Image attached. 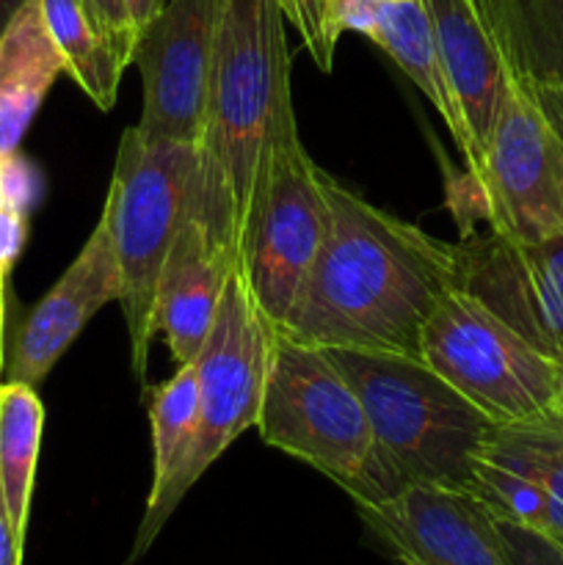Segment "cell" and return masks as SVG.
I'll list each match as a JSON object with an SVG mask.
<instances>
[{"mask_svg": "<svg viewBox=\"0 0 563 565\" xmlns=\"http://www.w3.org/2000/svg\"><path fill=\"white\" fill-rule=\"evenodd\" d=\"M329 230L279 334L315 348L417 356L456 287V243L375 207L329 174Z\"/></svg>", "mask_w": 563, "mask_h": 565, "instance_id": "cell-1", "label": "cell"}, {"mask_svg": "<svg viewBox=\"0 0 563 565\" xmlns=\"http://www.w3.org/2000/svg\"><path fill=\"white\" fill-rule=\"evenodd\" d=\"M276 0H221L188 218L237 265L243 226L276 132L296 121Z\"/></svg>", "mask_w": 563, "mask_h": 565, "instance_id": "cell-2", "label": "cell"}, {"mask_svg": "<svg viewBox=\"0 0 563 565\" xmlns=\"http://www.w3.org/2000/svg\"><path fill=\"white\" fill-rule=\"evenodd\" d=\"M359 392L381 458L397 483L472 491L475 461L497 423L423 359L326 348Z\"/></svg>", "mask_w": 563, "mask_h": 565, "instance_id": "cell-3", "label": "cell"}, {"mask_svg": "<svg viewBox=\"0 0 563 565\" xmlns=\"http://www.w3.org/2000/svg\"><path fill=\"white\" fill-rule=\"evenodd\" d=\"M254 428L265 445L323 472L357 508L403 489L381 458L362 397L326 348L276 334Z\"/></svg>", "mask_w": 563, "mask_h": 565, "instance_id": "cell-4", "label": "cell"}, {"mask_svg": "<svg viewBox=\"0 0 563 565\" xmlns=\"http://www.w3.org/2000/svg\"><path fill=\"white\" fill-rule=\"evenodd\" d=\"M276 334L279 329L259 309L257 298L252 296L235 265L226 279L213 329L193 359L199 379V430L193 436L191 452L163 500L144 508L127 565L141 561L152 550L160 530L199 478L224 456L237 436L257 425Z\"/></svg>", "mask_w": 563, "mask_h": 565, "instance_id": "cell-5", "label": "cell"}, {"mask_svg": "<svg viewBox=\"0 0 563 565\" xmlns=\"http://www.w3.org/2000/svg\"><path fill=\"white\" fill-rule=\"evenodd\" d=\"M196 158V143L152 141L130 127L121 132L105 196L103 218L108 221L121 276L119 307L130 334L132 373L141 381L155 340V292L177 230L185 221Z\"/></svg>", "mask_w": 563, "mask_h": 565, "instance_id": "cell-6", "label": "cell"}, {"mask_svg": "<svg viewBox=\"0 0 563 565\" xmlns=\"http://www.w3.org/2000/svg\"><path fill=\"white\" fill-rule=\"evenodd\" d=\"M419 359L497 425L533 423L563 406V364L458 287L425 323Z\"/></svg>", "mask_w": 563, "mask_h": 565, "instance_id": "cell-7", "label": "cell"}, {"mask_svg": "<svg viewBox=\"0 0 563 565\" xmlns=\"http://www.w3.org/2000/svg\"><path fill=\"white\" fill-rule=\"evenodd\" d=\"M326 180L296 121L276 132L254 182L237 252V268L276 329L290 315L329 230Z\"/></svg>", "mask_w": 563, "mask_h": 565, "instance_id": "cell-8", "label": "cell"}, {"mask_svg": "<svg viewBox=\"0 0 563 565\" xmlns=\"http://www.w3.org/2000/svg\"><path fill=\"white\" fill-rule=\"evenodd\" d=\"M464 182L461 202L495 235L544 241L563 232V143L511 70L478 169Z\"/></svg>", "mask_w": 563, "mask_h": 565, "instance_id": "cell-9", "label": "cell"}, {"mask_svg": "<svg viewBox=\"0 0 563 565\" xmlns=\"http://www.w3.org/2000/svg\"><path fill=\"white\" fill-rule=\"evenodd\" d=\"M219 6L221 0H166L138 36L132 64L141 72L144 108L136 130L144 138L199 143Z\"/></svg>", "mask_w": 563, "mask_h": 565, "instance_id": "cell-10", "label": "cell"}, {"mask_svg": "<svg viewBox=\"0 0 563 565\" xmlns=\"http://www.w3.org/2000/svg\"><path fill=\"white\" fill-rule=\"evenodd\" d=\"M456 248L458 290L563 364V232L544 241L464 232Z\"/></svg>", "mask_w": 563, "mask_h": 565, "instance_id": "cell-11", "label": "cell"}, {"mask_svg": "<svg viewBox=\"0 0 563 565\" xmlns=\"http://www.w3.org/2000/svg\"><path fill=\"white\" fill-rule=\"evenodd\" d=\"M357 511L403 565H511L497 519L469 491L408 483Z\"/></svg>", "mask_w": 563, "mask_h": 565, "instance_id": "cell-12", "label": "cell"}, {"mask_svg": "<svg viewBox=\"0 0 563 565\" xmlns=\"http://www.w3.org/2000/svg\"><path fill=\"white\" fill-rule=\"evenodd\" d=\"M121 276L116 263L108 221L99 215L97 226L83 243L81 254L47 290V296L28 312L20 326L3 381L39 386L50 375L66 348L77 340L88 320L105 307L119 303Z\"/></svg>", "mask_w": 563, "mask_h": 565, "instance_id": "cell-13", "label": "cell"}, {"mask_svg": "<svg viewBox=\"0 0 563 565\" xmlns=\"http://www.w3.org/2000/svg\"><path fill=\"white\" fill-rule=\"evenodd\" d=\"M232 268L235 263L185 215L160 270L152 315V331L163 334L177 367L202 351Z\"/></svg>", "mask_w": 563, "mask_h": 565, "instance_id": "cell-14", "label": "cell"}, {"mask_svg": "<svg viewBox=\"0 0 563 565\" xmlns=\"http://www.w3.org/2000/svg\"><path fill=\"white\" fill-rule=\"evenodd\" d=\"M423 3L434 25L442 64L467 116L480 163V152L508 83L506 58L497 47L480 0H423Z\"/></svg>", "mask_w": 563, "mask_h": 565, "instance_id": "cell-15", "label": "cell"}, {"mask_svg": "<svg viewBox=\"0 0 563 565\" xmlns=\"http://www.w3.org/2000/svg\"><path fill=\"white\" fill-rule=\"evenodd\" d=\"M370 42L379 44L403 72L408 81L428 97L436 114L450 130L453 141L461 149L467 171L478 166V149H475L472 132H469L467 116H464L458 94L453 88L450 75L442 64L439 47H436L434 25H431L428 9L423 0H392L379 3L375 25L370 31Z\"/></svg>", "mask_w": 563, "mask_h": 565, "instance_id": "cell-16", "label": "cell"}, {"mask_svg": "<svg viewBox=\"0 0 563 565\" xmlns=\"http://www.w3.org/2000/svg\"><path fill=\"white\" fill-rule=\"evenodd\" d=\"M64 70L59 47L44 25L39 0H28L0 36V158L20 143Z\"/></svg>", "mask_w": 563, "mask_h": 565, "instance_id": "cell-17", "label": "cell"}, {"mask_svg": "<svg viewBox=\"0 0 563 565\" xmlns=\"http://www.w3.org/2000/svg\"><path fill=\"white\" fill-rule=\"evenodd\" d=\"M506 66L563 86V0H480Z\"/></svg>", "mask_w": 563, "mask_h": 565, "instance_id": "cell-18", "label": "cell"}, {"mask_svg": "<svg viewBox=\"0 0 563 565\" xmlns=\"http://www.w3.org/2000/svg\"><path fill=\"white\" fill-rule=\"evenodd\" d=\"M42 428L44 406L36 386L3 381L0 384V494L22 550H25L28 519H31Z\"/></svg>", "mask_w": 563, "mask_h": 565, "instance_id": "cell-19", "label": "cell"}, {"mask_svg": "<svg viewBox=\"0 0 563 565\" xmlns=\"http://www.w3.org/2000/svg\"><path fill=\"white\" fill-rule=\"evenodd\" d=\"M44 25L64 58V70L99 110H110L125 64L88 17L83 0H39Z\"/></svg>", "mask_w": 563, "mask_h": 565, "instance_id": "cell-20", "label": "cell"}, {"mask_svg": "<svg viewBox=\"0 0 563 565\" xmlns=\"http://www.w3.org/2000/svg\"><path fill=\"white\" fill-rule=\"evenodd\" d=\"M152 423V489H149L147 508L158 505L174 478L180 475L193 436L199 430V379L196 364L188 362L177 367L166 384L158 386L149 406Z\"/></svg>", "mask_w": 563, "mask_h": 565, "instance_id": "cell-21", "label": "cell"}, {"mask_svg": "<svg viewBox=\"0 0 563 565\" xmlns=\"http://www.w3.org/2000/svg\"><path fill=\"white\" fill-rule=\"evenodd\" d=\"M480 458L535 480L563 505V406L533 423L497 425Z\"/></svg>", "mask_w": 563, "mask_h": 565, "instance_id": "cell-22", "label": "cell"}, {"mask_svg": "<svg viewBox=\"0 0 563 565\" xmlns=\"http://www.w3.org/2000/svg\"><path fill=\"white\" fill-rule=\"evenodd\" d=\"M502 546H506L508 563L511 565H563L561 541L541 535L535 530L519 527V524L497 519Z\"/></svg>", "mask_w": 563, "mask_h": 565, "instance_id": "cell-23", "label": "cell"}, {"mask_svg": "<svg viewBox=\"0 0 563 565\" xmlns=\"http://www.w3.org/2000/svg\"><path fill=\"white\" fill-rule=\"evenodd\" d=\"M39 196H42V174L36 166L20 152L0 158V204L31 215Z\"/></svg>", "mask_w": 563, "mask_h": 565, "instance_id": "cell-24", "label": "cell"}, {"mask_svg": "<svg viewBox=\"0 0 563 565\" xmlns=\"http://www.w3.org/2000/svg\"><path fill=\"white\" fill-rule=\"evenodd\" d=\"M83 6H86L92 22L105 36V42H108L110 47H114V53L119 55L121 64H132L138 33L136 28H132L130 11H127L125 0H83Z\"/></svg>", "mask_w": 563, "mask_h": 565, "instance_id": "cell-25", "label": "cell"}, {"mask_svg": "<svg viewBox=\"0 0 563 565\" xmlns=\"http://www.w3.org/2000/svg\"><path fill=\"white\" fill-rule=\"evenodd\" d=\"M28 218H31V215L22 213V210L3 207V204H0V274H3L6 279L11 276V268H14L22 248H25Z\"/></svg>", "mask_w": 563, "mask_h": 565, "instance_id": "cell-26", "label": "cell"}, {"mask_svg": "<svg viewBox=\"0 0 563 565\" xmlns=\"http://www.w3.org/2000/svg\"><path fill=\"white\" fill-rule=\"evenodd\" d=\"M513 75H517V72H513ZM522 83L528 86L530 97L535 99V105H539L541 114L546 116V121H550L552 130L557 132V138H561V143H563V86L533 83V81H524V77H522Z\"/></svg>", "mask_w": 563, "mask_h": 565, "instance_id": "cell-27", "label": "cell"}, {"mask_svg": "<svg viewBox=\"0 0 563 565\" xmlns=\"http://www.w3.org/2000/svg\"><path fill=\"white\" fill-rule=\"evenodd\" d=\"M0 565H22V546L17 544L14 530H11L3 494H0Z\"/></svg>", "mask_w": 563, "mask_h": 565, "instance_id": "cell-28", "label": "cell"}, {"mask_svg": "<svg viewBox=\"0 0 563 565\" xmlns=\"http://www.w3.org/2000/svg\"><path fill=\"white\" fill-rule=\"evenodd\" d=\"M127 11H130V20L136 33L141 36L149 25L155 22V17L166 9V0H125Z\"/></svg>", "mask_w": 563, "mask_h": 565, "instance_id": "cell-29", "label": "cell"}, {"mask_svg": "<svg viewBox=\"0 0 563 565\" xmlns=\"http://www.w3.org/2000/svg\"><path fill=\"white\" fill-rule=\"evenodd\" d=\"M6 287H9V279L0 274V384H3L6 370Z\"/></svg>", "mask_w": 563, "mask_h": 565, "instance_id": "cell-30", "label": "cell"}, {"mask_svg": "<svg viewBox=\"0 0 563 565\" xmlns=\"http://www.w3.org/2000/svg\"><path fill=\"white\" fill-rule=\"evenodd\" d=\"M28 0H0V36L6 33V28L11 25V20L17 17V11L25 6Z\"/></svg>", "mask_w": 563, "mask_h": 565, "instance_id": "cell-31", "label": "cell"}, {"mask_svg": "<svg viewBox=\"0 0 563 565\" xmlns=\"http://www.w3.org/2000/svg\"><path fill=\"white\" fill-rule=\"evenodd\" d=\"M379 3H392V0H379Z\"/></svg>", "mask_w": 563, "mask_h": 565, "instance_id": "cell-32", "label": "cell"}]
</instances>
